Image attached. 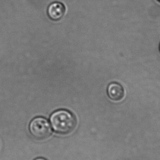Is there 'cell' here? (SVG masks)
I'll use <instances>...</instances> for the list:
<instances>
[{
  "mask_svg": "<svg viewBox=\"0 0 160 160\" xmlns=\"http://www.w3.org/2000/svg\"><path fill=\"white\" fill-rule=\"evenodd\" d=\"M52 130L57 134L65 136L75 130L77 121L75 116L69 111L60 109L54 111L50 117Z\"/></svg>",
  "mask_w": 160,
  "mask_h": 160,
  "instance_id": "cell-1",
  "label": "cell"
},
{
  "mask_svg": "<svg viewBox=\"0 0 160 160\" xmlns=\"http://www.w3.org/2000/svg\"><path fill=\"white\" fill-rule=\"evenodd\" d=\"M28 128L32 136L39 141L48 139L52 133V126L48 120L41 116L35 117L31 121Z\"/></svg>",
  "mask_w": 160,
  "mask_h": 160,
  "instance_id": "cell-2",
  "label": "cell"
},
{
  "mask_svg": "<svg viewBox=\"0 0 160 160\" xmlns=\"http://www.w3.org/2000/svg\"><path fill=\"white\" fill-rule=\"evenodd\" d=\"M66 12L64 4L58 2L52 3L48 6L47 14L49 17L54 21H58L62 18Z\"/></svg>",
  "mask_w": 160,
  "mask_h": 160,
  "instance_id": "cell-3",
  "label": "cell"
},
{
  "mask_svg": "<svg viewBox=\"0 0 160 160\" xmlns=\"http://www.w3.org/2000/svg\"><path fill=\"white\" fill-rule=\"evenodd\" d=\"M107 92L110 99L115 102L120 101L125 95L123 87L118 82L110 83L107 87Z\"/></svg>",
  "mask_w": 160,
  "mask_h": 160,
  "instance_id": "cell-4",
  "label": "cell"
},
{
  "mask_svg": "<svg viewBox=\"0 0 160 160\" xmlns=\"http://www.w3.org/2000/svg\"><path fill=\"white\" fill-rule=\"evenodd\" d=\"M34 160H46V158H43V157H39V158H36Z\"/></svg>",
  "mask_w": 160,
  "mask_h": 160,
  "instance_id": "cell-5",
  "label": "cell"
},
{
  "mask_svg": "<svg viewBox=\"0 0 160 160\" xmlns=\"http://www.w3.org/2000/svg\"><path fill=\"white\" fill-rule=\"evenodd\" d=\"M158 1H159V2H160V0H158Z\"/></svg>",
  "mask_w": 160,
  "mask_h": 160,
  "instance_id": "cell-6",
  "label": "cell"
},
{
  "mask_svg": "<svg viewBox=\"0 0 160 160\" xmlns=\"http://www.w3.org/2000/svg\"></svg>",
  "mask_w": 160,
  "mask_h": 160,
  "instance_id": "cell-7",
  "label": "cell"
}]
</instances>
